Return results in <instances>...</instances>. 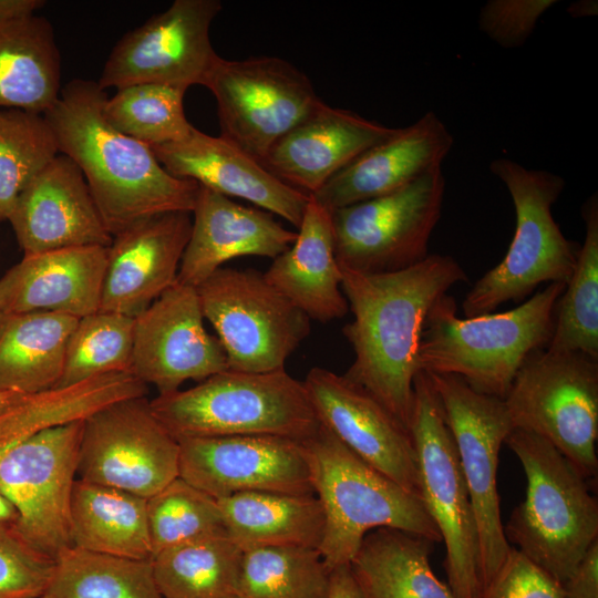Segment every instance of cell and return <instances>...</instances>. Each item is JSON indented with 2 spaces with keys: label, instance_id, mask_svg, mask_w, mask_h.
Returning a JSON list of instances; mask_svg holds the SVG:
<instances>
[{
  "label": "cell",
  "instance_id": "cell-1",
  "mask_svg": "<svg viewBox=\"0 0 598 598\" xmlns=\"http://www.w3.org/2000/svg\"><path fill=\"white\" fill-rule=\"evenodd\" d=\"M341 268L342 292L353 313L342 333L354 352L343 374L385 406L408 430L417 374V350L426 315L466 274L450 255L431 254L392 272Z\"/></svg>",
  "mask_w": 598,
  "mask_h": 598
},
{
  "label": "cell",
  "instance_id": "cell-2",
  "mask_svg": "<svg viewBox=\"0 0 598 598\" xmlns=\"http://www.w3.org/2000/svg\"><path fill=\"white\" fill-rule=\"evenodd\" d=\"M107 94L96 81L74 79L43 115L59 152L81 169L113 236L164 213H192L199 185L171 175L152 148L114 128L102 109Z\"/></svg>",
  "mask_w": 598,
  "mask_h": 598
},
{
  "label": "cell",
  "instance_id": "cell-3",
  "mask_svg": "<svg viewBox=\"0 0 598 598\" xmlns=\"http://www.w3.org/2000/svg\"><path fill=\"white\" fill-rule=\"evenodd\" d=\"M565 283H548L504 312L460 318L447 293L429 310L417 350L420 371L462 378L475 391L504 399L518 370L546 349Z\"/></svg>",
  "mask_w": 598,
  "mask_h": 598
},
{
  "label": "cell",
  "instance_id": "cell-4",
  "mask_svg": "<svg viewBox=\"0 0 598 598\" xmlns=\"http://www.w3.org/2000/svg\"><path fill=\"white\" fill-rule=\"evenodd\" d=\"M505 443L526 476L525 498L504 526L508 543L561 585L598 542V502L587 478L542 436L513 429Z\"/></svg>",
  "mask_w": 598,
  "mask_h": 598
},
{
  "label": "cell",
  "instance_id": "cell-5",
  "mask_svg": "<svg viewBox=\"0 0 598 598\" xmlns=\"http://www.w3.org/2000/svg\"><path fill=\"white\" fill-rule=\"evenodd\" d=\"M302 443L313 493L324 515L318 550L330 571L350 565L363 538L378 528L442 543L417 495L370 466L323 425Z\"/></svg>",
  "mask_w": 598,
  "mask_h": 598
},
{
  "label": "cell",
  "instance_id": "cell-6",
  "mask_svg": "<svg viewBox=\"0 0 598 598\" xmlns=\"http://www.w3.org/2000/svg\"><path fill=\"white\" fill-rule=\"evenodd\" d=\"M150 404L156 419L177 441L274 435L303 442L320 427L303 381L285 369H226L190 389L158 394Z\"/></svg>",
  "mask_w": 598,
  "mask_h": 598
},
{
  "label": "cell",
  "instance_id": "cell-7",
  "mask_svg": "<svg viewBox=\"0 0 598 598\" xmlns=\"http://www.w3.org/2000/svg\"><path fill=\"white\" fill-rule=\"evenodd\" d=\"M489 171L511 195L516 227L503 260L465 296V317L492 313L503 303L525 299L544 282L566 285L580 249L564 236L553 216V205L566 185L560 175L505 157L494 159Z\"/></svg>",
  "mask_w": 598,
  "mask_h": 598
},
{
  "label": "cell",
  "instance_id": "cell-8",
  "mask_svg": "<svg viewBox=\"0 0 598 598\" xmlns=\"http://www.w3.org/2000/svg\"><path fill=\"white\" fill-rule=\"evenodd\" d=\"M423 505L446 549L445 570L455 598H480L482 576L477 528L455 443L429 374L413 382L409 423Z\"/></svg>",
  "mask_w": 598,
  "mask_h": 598
},
{
  "label": "cell",
  "instance_id": "cell-9",
  "mask_svg": "<svg viewBox=\"0 0 598 598\" xmlns=\"http://www.w3.org/2000/svg\"><path fill=\"white\" fill-rule=\"evenodd\" d=\"M514 429L554 445L588 480L598 472V360L533 352L503 399Z\"/></svg>",
  "mask_w": 598,
  "mask_h": 598
},
{
  "label": "cell",
  "instance_id": "cell-10",
  "mask_svg": "<svg viewBox=\"0 0 598 598\" xmlns=\"http://www.w3.org/2000/svg\"><path fill=\"white\" fill-rule=\"evenodd\" d=\"M229 370L270 372L309 336L310 318L255 269L219 268L196 287Z\"/></svg>",
  "mask_w": 598,
  "mask_h": 598
},
{
  "label": "cell",
  "instance_id": "cell-11",
  "mask_svg": "<svg viewBox=\"0 0 598 598\" xmlns=\"http://www.w3.org/2000/svg\"><path fill=\"white\" fill-rule=\"evenodd\" d=\"M445 184L439 167L395 192L331 212L340 267L383 274L424 260L442 214Z\"/></svg>",
  "mask_w": 598,
  "mask_h": 598
},
{
  "label": "cell",
  "instance_id": "cell-12",
  "mask_svg": "<svg viewBox=\"0 0 598 598\" xmlns=\"http://www.w3.org/2000/svg\"><path fill=\"white\" fill-rule=\"evenodd\" d=\"M203 86L215 96L220 136L260 163L322 101L303 72L277 56H218Z\"/></svg>",
  "mask_w": 598,
  "mask_h": 598
},
{
  "label": "cell",
  "instance_id": "cell-13",
  "mask_svg": "<svg viewBox=\"0 0 598 598\" xmlns=\"http://www.w3.org/2000/svg\"><path fill=\"white\" fill-rule=\"evenodd\" d=\"M427 374L453 436L473 507L483 590L512 547L501 518L497 466L501 447L514 426L503 399L480 393L456 375Z\"/></svg>",
  "mask_w": 598,
  "mask_h": 598
},
{
  "label": "cell",
  "instance_id": "cell-14",
  "mask_svg": "<svg viewBox=\"0 0 598 598\" xmlns=\"http://www.w3.org/2000/svg\"><path fill=\"white\" fill-rule=\"evenodd\" d=\"M83 422L0 448V489L17 509L13 526L52 558L72 545L70 511Z\"/></svg>",
  "mask_w": 598,
  "mask_h": 598
},
{
  "label": "cell",
  "instance_id": "cell-15",
  "mask_svg": "<svg viewBox=\"0 0 598 598\" xmlns=\"http://www.w3.org/2000/svg\"><path fill=\"white\" fill-rule=\"evenodd\" d=\"M76 476L147 499L179 477V443L146 396L122 400L83 422Z\"/></svg>",
  "mask_w": 598,
  "mask_h": 598
},
{
  "label": "cell",
  "instance_id": "cell-16",
  "mask_svg": "<svg viewBox=\"0 0 598 598\" xmlns=\"http://www.w3.org/2000/svg\"><path fill=\"white\" fill-rule=\"evenodd\" d=\"M219 0H176L114 45L96 81L102 90L143 83L187 91L204 82L218 59L210 25Z\"/></svg>",
  "mask_w": 598,
  "mask_h": 598
},
{
  "label": "cell",
  "instance_id": "cell-17",
  "mask_svg": "<svg viewBox=\"0 0 598 598\" xmlns=\"http://www.w3.org/2000/svg\"><path fill=\"white\" fill-rule=\"evenodd\" d=\"M178 443L179 477L216 499L243 492L315 494L301 441L235 435Z\"/></svg>",
  "mask_w": 598,
  "mask_h": 598
},
{
  "label": "cell",
  "instance_id": "cell-18",
  "mask_svg": "<svg viewBox=\"0 0 598 598\" xmlns=\"http://www.w3.org/2000/svg\"><path fill=\"white\" fill-rule=\"evenodd\" d=\"M226 369L219 340L204 326L195 287L176 281L134 318L131 373L158 394Z\"/></svg>",
  "mask_w": 598,
  "mask_h": 598
},
{
  "label": "cell",
  "instance_id": "cell-19",
  "mask_svg": "<svg viewBox=\"0 0 598 598\" xmlns=\"http://www.w3.org/2000/svg\"><path fill=\"white\" fill-rule=\"evenodd\" d=\"M303 384L321 425L370 466L420 497L412 436L385 406L344 375L323 368H312Z\"/></svg>",
  "mask_w": 598,
  "mask_h": 598
},
{
  "label": "cell",
  "instance_id": "cell-20",
  "mask_svg": "<svg viewBox=\"0 0 598 598\" xmlns=\"http://www.w3.org/2000/svg\"><path fill=\"white\" fill-rule=\"evenodd\" d=\"M192 233V213L144 218L113 236L107 247L101 311L137 317L177 280Z\"/></svg>",
  "mask_w": 598,
  "mask_h": 598
},
{
  "label": "cell",
  "instance_id": "cell-21",
  "mask_svg": "<svg viewBox=\"0 0 598 598\" xmlns=\"http://www.w3.org/2000/svg\"><path fill=\"white\" fill-rule=\"evenodd\" d=\"M8 220L24 255L113 240L83 173L61 153L24 188Z\"/></svg>",
  "mask_w": 598,
  "mask_h": 598
},
{
  "label": "cell",
  "instance_id": "cell-22",
  "mask_svg": "<svg viewBox=\"0 0 598 598\" xmlns=\"http://www.w3.org/2000/svg\"><path fill=\"white\" fill-rule=\"evenodd\" d=\"M151 148L171 175L248 200L297 228L300 225L310 196L285 184L223 136L193 127L183 140Z\"/></svg>",
  "mask_w": 598,
  "mask_h": 598
},
{
  "label": "cell",
  "instance_id": "cell-23",
  "mask_svg": "<svg viewBox=\"0 0 598 598\" xmlns=\"http://www.w3.org/2000/svg\"><path fill=\"white\" fill-rule=\"evenodd\" d=\"M453 144L447 126L430 111L363 152L310 197L331 213L390 194L442 167Z\"/></svg>",
  "mask_w": 598,
  "mask_h": 598
},
{
  "label": "cell",
  "instance_id": "cell-24",
  "mask_svg": "<svg viewBox=\"0 0 598 598\" xmlns=\"http://www.w3.org/2000/svg\"><path fill=\"white\" fill-rule=\"evenodd\" d=\"M395 131L321 101L274 145L261 164L285 184L310 196Z\"/></svg>",
  "mask_w": 598,
  "mask_h": 598
},
{
  "label": "cell",
  "instance_id": "cell-25",
  "mask_svg": "<svg viewBox=\"0 0 598 598\" xmlns=\"http://www.w3.org/2000/svg\"><path fill=\"white\" fill-rule=\"evenodd\" d=\"M192 215V233L176 281L195 288L233 258L275 259L297 238V231L285 228L272 214L200 185Z\"/></svg>",
  "mask_w": 598,
  "mask_h": 598
},
{
  "label": "cell",
  "instance_id": "cell-26",
  "mask_svg": "<svg viewBox=\"0 0 598 598\" xmlns=\"http://www.w3.org/2000/svg\"><path fill=\"white\" fill-rule=\"evenodd\" d=\"M107 247L24 255L0 278V311H47L82 318L100 309Z\"/></svg>",
  "mask_w": 598,
  "mask_h": 598
},
{
  "label": "cell",
  "instance_id": "cell-27",
  "mask_svg": "<svg viewBox=\"0 0 598 598\" xmlns=\"http://www.w3.org/2000/svg\"><path fill=\"white\" fill-rule=\"evenodd\" d=\"M264 276L310 320L324 323L343 318L349 306L341 288L331 213L310 197L296 240Z\"/></svg>",
  "mask_w": 598,
  "mask_h": 598
},
{
  "label": "cell",
  "instance_id": "cell-28",
  "mask_svg": "<svg viewBox=\"0 0 598 598\" xmlns=\"http://www.w3.org/2000/svg\"><path fill=\"white\" fill-rule=\"evenodd\" d=\"M61 92V54L49 20L0 21V110L44 114Z\"/></svg>",
  "mask_w": 598,
  "mask_h": 598
},
{
  "label": "cell",
  "instance_id": "cell-29",
  "mask_svg": "<svg viewBox=\"0 0 598 598\" xmlns=\"http://www.w3.org/2000/svg\"><path fill=\"white\" fill-rule=\"evenodd\" d=\"M79 318L47 311H0V391L32 394L54 388Z\"/></svg>",
  "mask_w": 598,
  "mask_h": 598
},
{
  "label": "cell",
  "instance_id": "cell-30",
  "mask_svg": "<svg viewBox=\"0 0 598 598\" xmlns=\"http://www.w3.org/2000/svg\"><path fill=\"white\" fill-rule=\"evenodd\" d=\"M147 391V385L131 372H114L25 394L0 414V448L43 431L85 421L115 402L146 396Z\"/></svg>",
  "mask_w": 598,
  "mask_h": 598
},
{
  "label": "cell",
  "instance_id": "cell-31",
  "mask_svg": "<svg viewBox=\"0 0 598 598\" xmlns=\"http://www.w3.org/2000/svg\"><path fill=\"white\" fill-rule=\"evenodd\" d=\"M73 546L100 554L152 559L147 499L94 483L75 481L71 498Z\"/></svg>",
  "mask_w": 598,
  "mask_h": 598
},
{
  "label": "cell",
  "instance_id": "cell-32",
  "mask_svg": "<svg viewBox=\"0 0 598 598\" xmlns=\"http://www.w3.org/2000/svg\"><path fill=\"white\" fill-rule=\"evenodd\" d=\"M217 502L228 536L243 549L321 544L324 515L315 494L243 492Z\"/></svg>",
  "mask_w": 598,
  "mask_h": 598
},
{
  "label": "cell",
  "instance_id": "cell-33",
  "mask_svg": "<svg viewBox=\"0 0 598 598\" xmlns=\"http://www.w3.org/2000/svg\"><path fill=\"white\" fill-rule=\"evenodd\" d=\"M433 543L391 528L364 538L351 561L367 598H455L430 565Z\"/></svg>",
  "mask_w": 598,
  "mask_h": 598
},
{
  "label": "cell",
  "instance_id": "cell-34",
  "mask_svg": "<svg viewBox=\"0 0 598 598\" xmlns=\"http://www.w3.org/2000/svg\"><path fill=\"white\" fill-rule=\"evenodd\" d=\"M243 548L229 536L207 537L152 557L163 598H236Z\"/></svg>",
  "mask_w": 598,
  "mask_h": 598
},
{
  "label": "cell",
  "instance_id": "cell-35",
  "mask_svg": "<svg viewBox=\"0 0 598 598\" xmlns=\"http://www.w3.org/2000/svg\"><path fill=\"white\" fill-rule=\"evenodd\" d=\"M42 598H163L152 559H133L73 545L54 558Z\"/></svg>",
  "mask_w": 598,
  "mask_h": 598
},
{
  "label": "cell",
  "instance_id": "cell-36",
  "mask_svg": "<svg viewBox=\"0 0 598 598\" xmlns=\"http://www.w3.org/2000/svg\"><path fill=\"white\" fill-rule=\"evenodd\" d=\"M585 240L557 302L554 330L546 348L554 353H582L598 360V197L582 205Z\"/></svg>",
  "mask_w": 598,
  "mask_h": 598
},
{
  "label": "cell",
  "instance_id": "cell-37",
  "mask_svg": "<svg viewBox=\"0 0 598 598\" xmlns=\"http://www.w3.org/2000/svg\"><path fill=\"white\" fill-rule=\"evenodd\" d=\"M330 573L318 548L250 547L243 550L236 598H327Z\"/></svg>",
  "mask_w": 598,
  "mask_h": 598
},
{
  "label": "cell",
  "instance_id": "cell-38",
  "mask_svg": "<svg viewBox=\"0 0 598 598\" xmlns=\"http://www.w3.org/2000/svg\"><path fill=\"white\" fill-rule=\"evenodd\" d=\"M186 90L143 83L106 97L103 115L118 132L150 147L177 142L193 130L184 110Z\"/></svg>",
  "mask_w": 598,
  "mask_h": 598
},
{
  "label": "cell",
  "instance_id": "cell-39",
  "mask_svg": "<svg viewBox=\"0 0 598 598\" xmlns=\"http://www.w3.org/2000/svg\"><path fill=\"white\" fill-rule=\"evenodd\" d=\"M59 153L43 114L0 110V221L9 219L24 188Z\"/></svg>",
  "mask_w": 598,
  "mask_h": 598
},
{
  "label": "cell",
  "instance_id": "cell-40",
  "mask_svg": "<svg viewBox=\"0 0 598 598\" xmlns=\"http://www.w3.org/2000/svg\"><path fill=\"white\" fill-rule=\"evenodd\" d=\"M134 318L96 311L78 320L66 343L55 386H66L114 372H131Z\"/></svg>",
  "mask_w": 598,
  "mask_h": 598
},
{
  "label": "cell",
  "instance_id": "cell-41",
  "mask_svg": "<svg viewBox=\"0 0 598 598\" xmlns=\"http://www.w3.org/2000/svg\"><path fill=\"white\" fill-rule=\"evenodd\" d=\"M147 520L153 556L181 544L228 536L217 499L181 477L147 498Z\"/></svg>",
  "mask_w": 598,
  "mask_h": 598
},
{
  "label": "cell",
  "instance_id": "cell-42",
  "mask_svg": "<svg viewBox=\"0 0 598 598\" xmlns=\"http://www.w3.org/2000/svg\"><path fill=\"white\" fill-rule=\"evenodd\" d=\"M53 568L54 558L0 522V598H42Z\"/></svg>",
  "mask_w": 598,
  "mask_h": 598
},
{
  "label": "cell",
  "instance_id": "cell-43",
  "mask_svg": "<svg viewBox=\"0 0 598 598\" xmlns=\"http://www.w3.org/2000/svg\"><path fill=\"white\" fill-rule=\"evenodd\" d=\"M556 0H489L480 10L478 28L505 49L522 47L539 18Z\"/></svg>",
  "mask_w": 598,
  "mask_h": 598
},
{
  "label": "cell",
  "instance_id": "cell-44",
  "mask_svg": "<svg viewBox=\"0 0 598 598\" xmlns=\"http://www.w3.org/2000/svg\"><path fill=\"white\" fill-rule=\"evenodd\" d=\"M480 598H563V585L512 546Z\"/></svg>",
  "mask_w": 598,
  "mask_h": 598
},
{
  "label": "cell",
  "instance_id": "cell-45",
  "mask_svg": "<svg viewBox=\"0 0 598 598\" xmlns=\"http://www.w3.org/2000/svg\"><path fill=\"white\" fill-rule=\"evenodd\" d=\"M563 598H598V542L563 584Z\"/></svg>",
  "mask_w": 598,
  "mask_h": 598
},
{
  "label": "cell",
  "instance_id": "cell-46",
  "mask_svg": "<svg viewBox=\"0 0 598 598\" xmlns=\"http://www.w3.org/2000/svg\"><path fill=\"white\" fill-rule=\"evenodd\" d=\"M327 598H367L350 565L331 570Z\"/></svg>",
  "mask_w": 598,
  "mask_h": 598
},
{
  "label": "cell",
  "instance_id": "cell-47",
  "mask_svg": "<svg viewBox=\"0 0 598 598\" xmlns=\"http://www.w3.org/2000/svg\"><path fill=\"white\" fill-rule=\"evenodd\" d=\"M44 3L41 0H0V21H17L30 18Z\"/></svg>",
  "mask_w": 598,
  "mask_h": 598
},
{
  "label": "cell",
  "instance_id": "cell-48",
  "mask_svg": "<svg viewBox=\"0 0 598 598\" xmlns=\"http://www.w3.org/2000/svg\"><path fill=\"white\" fill-rule=\"evenodd\" d=\"M567 11L575 18L592 17L597 14V1L581 0L574 2L568 7Z\"/></svg>",
  "mask_w": 598,
  "mask_h": 598
},
{
  "label": "cell",
  "instance_id": "cell-49",
  "mask_svg": "<svg viewBox=\"0 0 598 598\" xmlns=\"http://www.w3.org/2000/svg\"><path fill=\"white\" fill-rule=\"evenodd\" d=\"M17 519L18 513L16 507L0 489V522L14 525Z\"/></svg>",
  "mask_w": 598,
  "mask_h": 598
},
{
  "label": "cell",
  "instance_id": "cell-50",
  "mask_svg": "<svg viewBox=\"0 0 598 598\" xmlns=\"http://www.w3.org/2000/svg\"><path fill=\"white\" fill-rule=\"evenodd\" d=\"M25 394L14 391H0V414L8 408L17 403Z\"/></svg>",
  "mask_w": 598,
  "mask_h": 598
}]
</instances>
